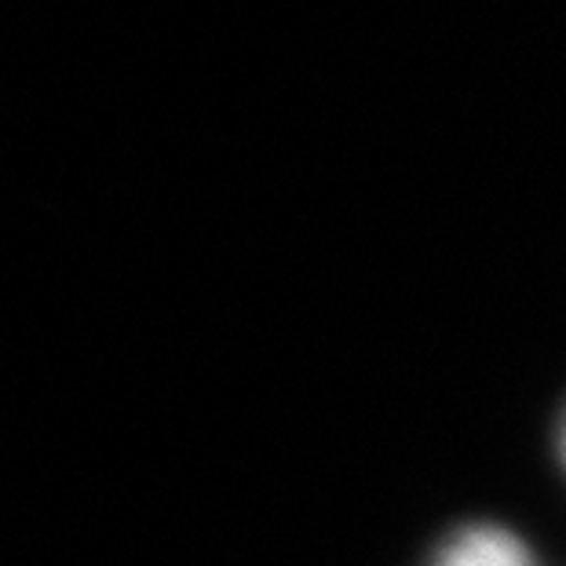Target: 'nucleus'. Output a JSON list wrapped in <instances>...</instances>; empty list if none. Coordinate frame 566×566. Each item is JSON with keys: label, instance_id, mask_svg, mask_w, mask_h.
Here are the masks:
<instances>
[{"label": "nucleus", "instance_id": "nucleus-1", "mask_svg": "<svg viewBox=\"0 0 566 566\" xmlns=\"http://www.w3.org/2000/svg\"><path fill=\"white\" fill-rule=\"evenodd\" d=\"M431 566H534V556L501 526H468L442 545Z\"/></svg>", "mask_w": 566, "mask_h": 566}, {"label": "nucleus", "instance_id": "nucleus-2", "mask_svg": "<svg viewBox=\"0 0 566 566\" xmlns=\"http://www.w3.org/2000/svg\"><path fill=\"white\" fill-rule=\"evenodd\" d=\"M563 457H566V428H563Z\"/></svg>", "mask_w": 566, "mask_h": 566}]
</instances>
